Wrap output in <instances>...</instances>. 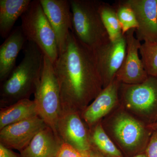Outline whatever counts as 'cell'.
Instances as JSON below:
<instances>
[{"mask_svg":"<svg viewBox=\"0 0 157 157\" xmlns=\"http://www.w3.org/2000/svg\"><path fill=\"white\" fill-rule=\"evenodd\" d=\"M58 82L61 108L82 113L103 86L93 50L83 45L70 31L64 49L53 63Z\"/></svg>","mask_w":157,"mask_h":157,"instance_id":"obj_1","label":"cell"},{"mask_svg":"<svg viewBox=\"0 0 157 157\" xmlns=\"http://www.w3.org/2000/svg\"><path fill=\"white\" fill-rule=\"evenodd\" d=\"M24 56L6 80L0 91L1 107H8L34 94L43 68L44 54L35 43L28 42Z\"/></svg>","mask_w":157,"mask_h":157,"instance_id":"obj_2","label":"cell"},{"mask_svg":"<svg viewBox=\"0 0 157 157\" xmlns=\"http://www.w3.org/2000/svg\"><path fill=\"white\" fill-rule=\"evenodd\" d=\"M101 2L70 0L72 32L82 43L92 50L110 40L100 14Z\"/></svg>","mask_w":157,"mask_h":157,"instance_id":"obj_3","label":"cell"},{"mask_svg":"<svg viewBox=\"0 0 157 157\" xmlns=\"http://www.w3.org/2000/svg\"><path fill=\"white\" fill-rule=\"evenodd\" d=\"M21 18L27 41L36 44L53 64L59 55L56 36L39 0L32 1Z\"/></svg>","mask_w":157,"mask_h":157,"instance_id":"obj_4","label":"cell"},{"mask_svg":"<svg viewBox=\"0 0 157 157\" xmlns=\"http://www.w3.org/2000/svg\"><path fill=\"white\" fill-rule=\"evenodd\" d=\"M34 94L38 115L59 136L57 124L61 111L59 88L53 63L44 55L42 74Z\"/></svg>","mask_w":157,"mask_h":157,"instance_id":"obj_5","label":"cell"},{"mask_svg":"<svg viewBox=\"0 0 157 157\" xmlns=\"http://www.w3.org/2000/svg\"><path fill=\"white\" fill-rule=\"evenodd\" d=\"M127 42L124 35L93 49L96 66L103 86L106 87L115 78L126 53Z\"/></svg>","mask_w":157,"mask_h":157,"instance_id":"obj_6","label":"cell"},{"mask_svg":"<svg viewBox=\"0 0 157 157\" xmlns=\"http://www.w3.org/2000/svg\"><path fill=\"white\" fill-rule=\"evenodd\" d=\"M81 113L70 109L61 108L57 132L63 142L79 151H89L91 147L90 135L82 120Z\"/></svg>","mask_w":157,"mask_h":157,"instance_id":"obj_7","label":"cell"},{"mask_svg":"<svg viewBox=\"0 0 157 157\" xmlns=\"http://www.w3.org/2000/svg\"><path fill=\"white\" fill-rule=\"evenodd\" d=\"M120 91L127 107L136 112L147 114L157 107V77L149 76L139 84L121 83Z\"/></svg>","mask_w":157,"mask_h":157,"instance_id":"obj_8","label":"cell"},{"mask_svg":"<svg viewBox=\"0 0 157 157\" xmlns=\"http://www.w3.org/2000/svg\"><path fill=\"white\" fill-rule=\"evenodd\" d=\"M127 42L126 53L115 78L123 84L134 85L146 81L149 76L139 56L141 43L136 38L135 29L124 34Z\"/></svg>","mask_w":157,"mask_h":157,"instance_id":"obj_9","label":"cell"},{"mask_svg":"<svg viewBox=\"0 0 157 157\" xmlns=\"http://www.w3.org/2000/svg\"><path fill=\"white\" fill-rule=\"evenodd\" d=\"M46 126L39 116L7 126L0 130V144L21 152Z\"/></svg>","mask_w":157,"mask_h":157,"instance_id":"obj_10","label":"cell"},{"mask_svg":"<svg viewBox=\"0 0 157 157\" xmlns=\"http://www.w3.org/2000/svg\"><path fill=\"white\" fill-rule=\"evenodd\" d=\"M39 1L54 31L59 53H60L64 49L69 33L73 29V18L70 1Z\"/></svg>","mask_w":157,"mask_h":157,"instance_id":"obj_11","label":"cell"},{"mask_svg":"<svg viewBox=\"0 0 157 157\" xmlns=\"http://www.w3.org/2000/svg\"><path fill=\"white\" fill-rule=\"evenodd\" d=\"M113 129L127 154L132 157L142 153V142L146 137V131L139 121L122 113L115 119Z\"/></svg>","mask_w":157,"mask_h":157,"instance_id":"obj_12","label":"cell"},{"mask_svg":"<svg viewBox=\"0 0 157 157\" xmlns=\"http://www.w3.org/2000/svg\"><path fill=\"white\" fill-rule=\"evenodd\" d=\"M135 12L137 23L135 30L140 42L157 40V0H126Z\"/></svg>","mask_w":157,"mask_h":157,"instance_id":"obj_13","label":"cell"},{"mask_svg":"<svg viewBox=\"0 0 157 157\" xmlns=\"http://www.w3.org/2000/svg\"><path fill=\"white\" fill-rule=\"evenodd\" d=\"M121 83L115 78L82 113V117L90 128L98 124L117 104Z\"/></svg>","mask_w":157,"mask_h":157,"instance_id":"obj_14","label":"cell"},{"mask_svg":"<svg viewBox=\"0 0 157 157\" xmlns=\"http://www.w3.org/2000/svg\"><path fill=\"white\" fill-rule=\"evenodd\" d=\"M27 40L21 27L15 28L0 46V81L8 78L15 67L16 59Z\"/></svg>","mask_w":157,"mask_h":157,"instance_id":"obj_15","label":"cell"},{"mask_svg":"<svg viewBox=\"0 0 157 157\" xmlns=\"http://www.w3.org/2000/svg\"><path fill=\"white\" fill-rule=\"evenodd\" d=\"M63 141L53 130L46 126L28 146L20 152L21 157H57Z\"/></svg>","mask_w":157,"mask_h":157,"instance_id":"obj_16","label":"cell"},{"mask_svg":"<svg viewBox=\"0 0 157 157\" xmlns=\"http://www.w3.org/2000/svg\"><path fill=\"white\" fill-rule=\"evenodd\" d=\"M31 0L0 1V35L4 39L9 36L15 23L28 9Z\"/></svg>","mask_w":157,"mask_h":157,"instance_id":"obj_17","label":"cell"},{"mask_svg":"<svg viewBox=\"0 0 157 157\" xmlns=\"http://www.w3.org/2000/svg\"><path fill=\"white\" fill-rule=\"evenodd\" d=\"M38 115L34 100L25 99L0 109V130Z\"/></svg>","mask_w":157,"mask_h":157,"instance_id":"obj_18","label":"cell"},{"mask_svg":"<svg viewBox=\"0 0 157 157\" xmlns=\"http://www.w3.org/2000/svg\"><path fill=\"white\" fill-rule=\"evenodd\" d=\"M90 141L91 147L106 157H124L104 131L101 124H97L93 129Z\"/></svg>","mask_w":157,"mask_h":157,"instance_id":"obj_19","label":"cell"},{"mask_svg":"<svg viewBox=\"0 0 157 157\" xmlns=\"http://www.w3.org/2000/svg\"><path fill=\"white\" fill-rule=\"evenodd\" d=\"M99 10L109 40L114 41L122 36V30L113 5L101 2Z\"/></svg>","mask_w":157,"mask_h":157,"instance_id":"obj_20","label":"cell"},{"mask_svg":"<svg viewBox=\"0 0 157 157\" xmlns=\"http://www.w3.org/2000/svg\"><path fill=\"white\" fill-rule=\"evenodd\" d=\"M123 35L131 29H136L137 23L135 12L126 0L118 1L113 5Z\"/></svg>","mask_w":157,"mask_h":157,"instance_id":"obj_21","label":"cell"},{"mask_svg":"<svg viewBox=\"0 0 157 157\" xmlns=\"http://www.w3.org/2000/svg\"><path fill=\"white\" fill-rule=\"evenodd\" d=\"M139 53L148 76L157 77V40L143 42L140 45Z\"/></svg>","mask_w":157,"mask_h":157,"instance_id":"obj_22","label":"cell"},{"mask_svg":"<svg viewBox=\"0 0 157 157\" xmlns=\"http://www.w3.org/2000/svg\"><path fill=\"white\" fill-rule=\"evenodd\" d=\"M82 152L67 143L63 142L57 157H82Z\"/></svg>","mask_w":157,"mask_h":157,"instance_id":"obj_23","label":"cell"},{"mask_svg":"<svg viewBox=\"0 0 157 157\" xmlns=\"http://www.w3.org/2000/svg\"><path fill=\"white\" fill-rule=\"evenodd\" d=\"M144 153L147 157H157V131L152 135Z\"/></svg>","mask_w":157,"mask_h":157,"instance_id":"obj_24","label":"cell"},{"mask_svg":"<svg viewBox=\"0 0 157 157\" xmlns=\"http://www.w3.org/2000/svg\"><path fill=\"white\" fill-rule=\"evenodd\" d=\"M0 157H21L13 151L11 149L8 148L0 144Z\"/></svg>","mask_w":157,"mask_h":157,"instance_id":"obj_25","label":"cell"},{"mask_svg":"<svg viewBox=\"0 0 157 157\" xmlns=\"http://www.w3.org/2000/svg\"><path fill=\"white\" fill-rule=\"evenodd\" d=\"M89 157H106L98 151L96 149L91 147L89 151Z\"/></svg>","mask_w":157,"mask_h":157,"instance_id":"obj_26","label":"cell"},{"mask_svg":"<svg viewBox=\"0 0 157 157\" xmlns=\"http://www.w3.org/2000/svg\"><path fill=\"white\" fill-rule=\"evenodd\" d=\"M149 127L150 128L154 130L155 132L157 131V122L150 125L149 126Z\"/></svg>","mask_w":157,"mask_h":157,"instance_id":"obj_27","label":"cell"},{"mask_svg":"<svg viewBox=\"0 0 157 157\" xmlns=\"http://www.w3.org/2000/svg\"><path fill=\"white\" fill-rule=\"evenodd\" d=\"M132 157H147L146 155H145V153L142 152L141 153L135 155L134 156Z\"/></svg>","mask_w":157,"mask_h":157,"instance_id":"obj_28","label":"cell"},{"mask_svg":"<svg viewBox=\"0 0 157 157\" xmlns=\"http://www.w3.org/2000/svg\"><path fill=\"white\" fill-rule=\"evenodd\" d=\"M82 157H89V151L82 152Z\"/></svg>","mask_w":157,"mask_h":157,"instance_id":"obj_29","label":"cell"}]
</instances>
